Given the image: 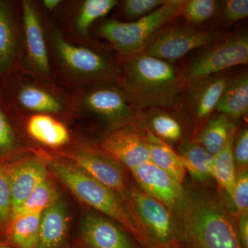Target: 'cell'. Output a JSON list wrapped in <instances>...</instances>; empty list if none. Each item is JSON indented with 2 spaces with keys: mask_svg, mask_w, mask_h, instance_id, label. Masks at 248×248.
Returning a JSON list of instances; mask_svg holds the SVG:
<instances>
[{
  "mask_svg": "<svg viewBox=\"0 0 248 248\" xmlns=\"http://www.w3.org/2000/svg\"><path fill=\"white\" fill-rule=\"evenodd\" d=\"M117 63L119 81L137 114L179 109L185 89L181 75L170 62L138 53L118 56Z\"/></svg>",
  "mask_w": 248,
  "mask_h": 248,
  "instance_id": "cell-1",
  "label": "cell"
},
{
  "mask_svg": "<svg viewBox=\"0 0 248 248\" xmlns=\"http://www.w3.org/2000/svg\"><path fill=\"white\" fill-rule=\"evenodd\" d=\"M44 19L50 71L57 84L71 93L89 85L119 79L118 56L72 43L62 35L56 22Z\"/></svg>",
  "mask_w": 248,
  "mask_h": 248,
  "instance_id": "cell-2",
  "label": "cell"
},
{
  "mask_svg": "<svg viewBox=\"0 0 248 248\" xmlns=\"http://www.w3.org/2000/svg\"><path fill=\"white\" fill-rule=\"evenodd\" d=\"M177 210L184 232L195 248H243L237 226L217 197L185 194Z\"/></svg>",
  "mask_w": 248,
  "mask_h": 248,
  "instance_id": "cell-3",
  "label": "cell"
},
{
  "mask_svg": "<svg viewBox=\"0 0 248 248\" xmlns=\"http://www.w3.org/2000/svg\"><path fill=\"white\" fill-rule=\"evenodd\" d=\"M0 92L9 113H45L76 119L71 93L53 80L19 69L0 82Z\"/></svg>",
  "mask_w": 248,
  "mask_h": 248,
  "instance_id": "cell-4",
  "label": "cell"
},
{
  "mask_svg": "<svg viewBox=\"0 0 248 248\" xmlns=\"http://www.w3.org/2000/svg\"><path fill=\"white\" fill-rule=\"evenodd\" d=\"M47 166L80 201L114 218L133 234L141 236L137 222L114 191L65 156H51Z\"/></svg>",
  "mask_w": 248,
  "mask_h": 248,
  "instance_id": "cell-5",
  "label": "cell"
},
{
  "mask_svg": "<svg viewBox=\"0 0 248 248\" xmlns=\"http://www.w3.org/2000/svg\"><path fill=\"white\" fill-rule=\"evenodd\" d=\"M186 1L168 0L151 14L131 22L117 18L101 19L94 24L92 31L107 41L118 56L140 53L156 31L180 16Z\"/></svg>",
  "mask_w": 248,
  "mask_h": 248,
  "instance_id": "cell-6",
  "label": "cell"
},
{
  "mask_svg": "<svg viewBox=\"0 0 248 248\" xmlns=\"http://www.w3.org/2000/svg\"><path fill=\"white\" fill-rule=\"evenodd\" d=\"M71 96L76 118L104 122L110 130L138 121V115L129 104L119 79L84 86L71 93Z\"/></svg>",
  "mask_w": 248,
  "mask_h": 248,
  "instance_id": "cell-7",
  "label": "cell"
},
{
  "mask_svg": "<svg viewBox=\"0 0 248 248\" xmlns=\"http://www.w3.org/2000/svg\"><path fill=\"white\" fill-rule=\"evenodd\" d=\"M248 63V35L246 31L227 35L204 47L181 73L184 89L199 80L224 73L233 67Z\"/></svg>",
  "mask_w": 248,
  "mask_h": 248,
  "instance_id": "cell-8",
  "label": "cell"
},
{
  "mask_svg": "<svg viewBox=\"0 0 248 248\" xmlns=\"http://www.w3.org/2000/svg\"><path fill=\"white\" fill-rule=\"evenodd\" d=\"M170 23L152 36L140 53L170 63L228 35L224 31L201 30L189 24Z\"/></svg>",
  "mask_w": 248,
  "mask_h": 248,
  "instance_id": "cell-9",
  "label": "cell"
},
{
  "mask_svg": "<svg viewBox=\"0 0 248 248\" xmlns=\"http://www.w3.org/2000/svg\"><path fill=\"white\" fill-rule=\"evenodd\" d=\"M118 0H70L57 24L67 40L103 52H112L110 46L94 38V24L117 7Z\"/></svg>",
  "mask_w": 248,
  "mask_h": 248,
  "instance_id": "cell-10",
  "label": "cell"
},
{
  "mask_svg": "<svg viewBox=\"0 0 248 248\" xmlns=\"http://www.w3.org/2000/svg\"><path fill=\"white\" fill-rule=\"evenodd\" d=\"M20 1L22 57L20 69L53 80L49 63L45 19L35 0Z\"/></svg>",
  "mask_w": 248,
  "mask_h": 248,
  "instance_id": "cell-11",
  "label": "cell"
},
{
  "mask_svg": "<svg viewBox=\"0 0 248 248\" xmlns=\"http://www.w3.org/2000/svg\"><path fill=\"white\" fill-rule=\"evenodd\" d=\"M11 117L19 134L23 132L29 140L51 151H62L60 155L73 149L71 145L73 142L75 143L74 138L68 124L72 119L45 113Z\"/></svg>",
  "mask_w": 248,
  "mask_h": 248,
  "instance_id": "cell-12",
  "label": "cell"
},
{
  "mask_svg": "<svg viewBox=\"0 0 248 248\" xmlns=\"http://www.w3.org/2000/svg\"><path fill=\"white\" fill-rule=\"evenodd\" d=\"M136 123L112 129L93 146L119 165L132 170L150 161L149 151L144 135Z\"/></svg>",
  "mask_w": 248,
  "mask_h": 248,
  "instance_id": "cell-13",
  "label": "cell"
},
{
  "mask_svg": "<svg viewBox=\"0 0 248 248\" xmlns=\"http://www.w3.org/2000/svg\"><path fill=\"white\" fill-rule=\"evenodd\" d=\"M22 29L19 0H0V82L21 68Z\"/></svg>",
  "mask_w": 248,
  "mask_h": 248,
  "instance_id": "cell-14",
  "label": "cell"
},
{
  "mask_svg": "<svg viewBox=\"0 0 248 248\" xmlns=\"http://www.w3.org/2000/svg\"><path fill=\"white\" fill-rule=\"evenodd\" d=\"M231 75L221 73L199 80L184 90L179 110L202 123L213 115Z\"/></svg>",
  "mask_w": 248,
  "mask_h": 248,
  "instance_id": "cell-15",
  "label": "cell"
},
{
  "mask_svg": "<svg viewBox=\"0 0 248 248\" xmlns=\"http://www.w3.org/2000/svg\"><path fill=\"white\" fill-rule=\"evenodd\" d=\"M112 191L122 192L125 176L120 165L99 153L94 146L83 143L61 155Z\"/></svg>",
  "mask_w": 248,
  "mask_h": 248,
  "instance_id": "cell-16",
  "label": "cell"
},
{
  "mask_svg": "<svg viewBox=\"0 0 248 248\" xmlns=\"http://www.w3.org/2000/svg\"><path fill=\"white\" fill-rule=\"evenodd\" d=\"M143 192L170 208L177 210L185 196L182 184L151 161L132 170Z\"/></svg>",
  "mask_w": 248,
  "mask_h": 248,
  "instance_id": "cell-17",
  "label": "cell"
},
{
  "mask_svg": "<svg viewBox=\"0 0 248 248\" xmlns=\"http://www.w3.org/2000/svg\"><path fill=\"white\" fill-rule=\"evenodd\" d=\"M47 162L40 155L28 156L9 164L12 210L48 178ZM12 212V211H11Z\"/></svg>",
  "mask_w": 248,
  "mask_h": 248,
  "instance_id": "cell-18",
  "label": "cell"
},
{
  "mask_svg": "<svg viewBox=\"0 0 248 248\" xmlns=\"http://www.w3.org/2000/svg\"><path fill=\"white\" fill-rule=\"evenodd\" d=\"M132 202L142 223L161 244H167L172 238L174 226L166 205L143 191L135 189Z\"/></svg>",
  "mask_w": 248,
  "mask_h": 248,
  "instance_id": "cell-19",
  "label": "cell"
},
{
  "mask_svg": "<svg viewBox=\"0 0 248 248\" xmlns=\"http://www.w3.org/2000/svg\"><path fill=\"white\" fill-rule=\"evenodd\" d=\"M81 234L93 248H134L128 236L118 226L95 215L85 217Z\"/></svg>",
  "mask_w": 248,
  "mask_h": 248,
  "instance_id": "cell-20",
  "label": "cell"
},
{
  "mask_svg": "<svg viewBox=\"0 0 248 248\" xmlns=\"http://www.w3.org/2000/svg\"><path fill=\"white\" fill-rule=\"evenodd\" d=\"M215 112L226 116L234 123L248 115V74L242 71L231 75Z\"/></svg>",
  "mask_w": 248,
  "mask_h": 248,
  "instance_id": "cell-21",
  "label": "cell"
},
{
  "mask_svg": "<svg viewBox=\"0 0 248 248\" xmlns=\"http://www.w3.org/2000/svg\"><path fill=\"white\" fill-rule=\"evenodd\" d=\"M68 225L66 203L60 199L41 215L37 248H58L66 237Z\"/></svg>",
  "mask_w": 248,
  "mask_h": 248,
  "instance_id": "cell-22",
  "label": "cell"
},
{
  "mask_svg": "<svg viewBox=\"0 0 248 248\" xmlns=\"http://www.w3.org/2000/svg\"><path fill=\"white\" fill-rule=\"evenodd\" d=\"M234 130V123L226 116L217 113L206 121L195 141L215 156L224 148Z\"/></svg>",
  "mask_w": 248,
  "mask_h": 248,
  "instance_id": "cell-23",
  "label": "cell"
},
{
  "mask_svg": "<svg viewBox=\"0 0 248 248\" xmlns=\"http://www.w3.org/2000/svg\"><path fill=\"white\" fill-rule=\"evenodd\" d=\"M144 138L149 151L150 161L182 184L186 170L179 155L150 132Z\"/></svg>",
  "mask_w": 248,
  "mask_h": 248,
  "instance_id": "cell-24",
  "label": "cell"
},
{
  "mask_svg": "<svg viewBox=\"0 0 248 248\" xmlns=\"http://www.w3.org/2000/svg\"><path fill=\"white\" fill-rule=\"evenodd\" d=\"M60 199L61 197L58 187L48 178L37 186L20 205L13 209L10 224L20 217L43 213Z\"/></svg>",
  "mask_w": 248,
  "mask_h": 248,
  "instance_id": "cell-25",
  "label": "cell"
},
{
  "mask_svg": "<svg viewBox=\"0 0 248 248\" xmlns=\"http://www.w3.org/2000/svg\"><path fill=\"white\" fill-rule=\"evenodd\" d=\"M179 156L186 170L196 180L203 182L213 176L215 156L209 153L196 141L184 143L180 148Z\"/></svg>",
  "mask_w": 248,
  "mask_h": 248,
  "instance_id": "cell-26",
  "label": "cell"
},
{
  "mask_svg": "<svg viewBox=\"0 0 248 248\" xmlns=\"http://www.w3.org/2000/svg\"><path fill=\"white\" fill-rule=\"evenodd\" d=\"M150 133L166 144L179 141L182 138V124L166 109H151L144 115Z\"/></svg>",
  "mask_w": 248,
  "mask_h": 248,
  "instance_id": "cell-27",
  "label": "cell"
},
{
  "mask_svg": "<svg viewBox=\"0 0 248 248\" xmlns=\"http://www.w3.org/2000/svg\"><path fill=\"white\" fill-rule=\"evenodd\" d=\"M234 133L230 137L229 140L218 154L215 155L214 159L213 177H215L225 190L227 195L231 198L234 189L236 174L233 158L232 147Z\"/></svg>",
  "mask_w": 248,
  "mask_h": 248,
  "instance_id": "cell-28",
  "label": "cell"
},
{
  "mask_svg": "<svg viewBox=\"0 0 248 248\" xmlns=\"http://www.w3.org/2000/svg\"><path fill=\"white\" fill-rule=\"evenodd\" d=\"M24 150L22 135L18 131L0 92V159Z\"/></svg>",
  "mask_w": 248,
  "mask_h": 248,
  "instance_id": "cell-29",
  "label": "cell"
},
{
  "mask_svg": "<svg viewBox=\"0 0 248 248\" xmlns=\"http://www.w3.org/2000/svg\"><path fill=\"white\" fill-rule=\"evenodd\" d=\"M40 214L20 217L10 224L11 239L19 248H37L40 237Z\"/></svg>",
  "mask_w": 248,
  "mask_h": 248,
  "instance_id": "cell-30",
  "label": "cell"
},
{
  "mask_svg": "<svg viewBox=\"0 0 248 248\" xmlns=\"http://www.w3.org/2000/svg\"><path fill=\"white\" fill-rule=\"evenodd\" d=\"M218 6L219 1L215 0H188L186 1L180 16L187 24L195 27L215 17Z\"/></svg>",
  "mask_w": 248,
  "mask_h": 248,
  "instance_id": "cell-31",
  "label": "cell"
},
{
  "mask_svg": "<svg viewBox=\"0 0 248 248\" xmlns=\"http://www.w3.org/2000/svg\"><path fill=\"white\" fill-rule=\"evenodd\" d=\"M168 0H124L119 1L122 16L130 20H137L161 7Z\"/></svg>",
  "mask_w": 248,
  "mask_h": 248,
  "instance_id": "cell-32",
  "label": "cell"
},
{
  "mask_svg": "<svg viewBox=\"0 0 248 248\" xmlns=\"http://www.w3.org/2000/svg\"><path fill=\"white\" fill-rule=\"evenodd\" d=\"M11 211L9 164L0 161V228H9Z\"/></svg>",
  "mask_w": 248,
  "mask_h": 248,
  "instance_id": "cell-33",
  "label": "cell"
},
{
  "mask_svg": "<svg viewBox=\"0 0 248 248\" xmlns=\"http://www.w3.org/2000/svg\"><path fill=\"white\" fill-rule=\"evenodd\" d=\"M248 16V0H227L219 1L215 17L223 24H234Z\"/></svg>",
  "mask_w": 248,
  "mask_h": 248,
  "instance_id": "cell-34",
  "label": "cell"
},
{
  "mask_svg": "<svg viewBox=\"0 0 248 248\" xmlns=\"http://www.w3.org/2000/svg\"><path fill=\"white\" fill-rule=\"evenodd\" d=\"M231 200L240 215L248 213V170L239 171L236 180Z\"/></svg>",
  "mask_w": 248,
  "mask_h": 248,
  "instance_id": "cell-35",
  "label": "cell"
},
{
  "mask_svg": "<svg viewBox=\"0 0 248 248\" xmlns=\"http://www.w3.org/2000/svg\"><path fill=\"white\" fill-rule=\"evenodd\" d=\"M233 158L234 165L239 169H246L248 164V131L244 128L238 134L236 140L234 139L232 147Z\"/></svg>",
  "mask_w": 248,
  "mask_h": 248,
  "instance_id": "cell-36",
  "label": "cell"
},
{
  "mask_svg": "<svg viewBox=\"0 0 248 248\" xmlns=\"http://www.w3.org/2000/svg\"><path fill=\"white\" fill-rule=\"evenodd\" d=\"M70 0H35L44 17L57 22L69 4Z\"/></svg>",
  "mask_w": 248,
  "mask_h": 248,
  "instance_id": "cell-37",
  "label": "cell"
},
{
  "mask_svg": "<svg viewBox=\"0 0 248 248\" xmlns=\"http://www.w3.org/2000/svg\"><path fill=\"white\" fill-rule=\"evenodd\" d=\"M238 235L243 248H248V213L241 214L239 226H237Z\"/></svg>",
  "mask_w": 248,
  "mask_h": 248,
  "instance_id": "cell-38",
  "label": "cell"
},
{
  "mask_svg": "<svg viewBox=\"0 0 248 248\" xmlns=\"http://www.w3.org/2000/svg\"><path fill=\"white\" fill-rule=\"evenodd\" d=\"M0 248H10L9 246H8V244L3 245V246H0Z\"/></svg>",
  "mask_w": 248,
  "mask_h": 248,
  "instance_id": "cell-39",
  "label": "cell"
},
{
  "mask_svg": "<svg viewBox=\"0 0 248 248\" xmlns=\"http://www.w3.org/2000/svg\"><path fill=\"white\" fill-rule=\"evenodd\" d=\"M6 244H6V243H4V242H0V246H3V245H6Z\"/></svg>",
  "mask_w": 248,
  "mask_h": 248,
  "instance_id": "cell-40",
  "label": "cell"
}]
</instances>
